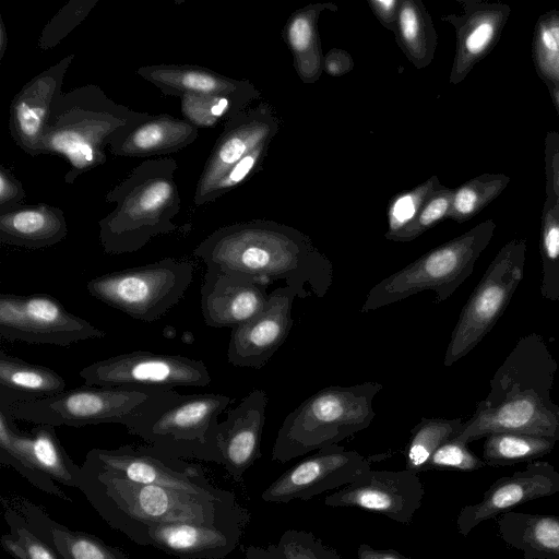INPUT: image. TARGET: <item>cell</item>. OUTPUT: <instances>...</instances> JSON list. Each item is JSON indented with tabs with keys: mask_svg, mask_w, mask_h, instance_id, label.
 Returning <instances> with one entry per match:
<instances>
[{
	"mask_svg": "<svg viewBox=\"0 0 559 559\" xmlns=\"http://www.w3.org/2000/svg\"><path fill=\"white\" fill-rule=\"evenodd\" d=\"M206 266L269 281H284L299 298H323L333 264L302 231L267 219L217 228L193 250Z\"/></svg>",
	"mask_w": 559,
	"mask_h": 559,
	"instance_id": "obj_1",
	"label": "cell"
},
{
	"mask_svg": "<svg viewBox=\"0 0 559 559\" xmlns=\"http://www.w3.org/2000/svg\"><path fill=\"white\" fill-rule=\"evenodd\" d=\"M557 369L542 335L520 337L454 439L468 444L491 433L515 432L559 441V405L551 399Z\"/></svg>",
	"mask_w": 559,
	"mask_h": 559,
	"instance_id": "obj_2",
	"label": "cell"
},
{
	"mask_svg": "<svg viewBox=\"0 0 559 559\" xmlns=\"http://www.w3.org/2000/svg\"><path fill=\"white\" fill-rule=\"evenodd\" d=\"M79 490L109 526L127 535L151 525L180 523L223 525L249 521L236 496L209 490L143 485L81 466Z\"/></svg>",
	"mask_w": 559,
	"mask_h": 559,
	"instance_id": "obj_3",
	"label": "cell"
},
{
	"mask_svg": "<svg viewBox=\"0 0 559 559\" xmlns=\"http://www.w3.org/2000/svg\"><path fill=\"white\" fill-rule=\"evenodd\" d=\"M177 168L171 157L148 158L108 191L105 201L116 206L98 222L106 253L135 252L152 238L178 228L174 222L181 204Z\"/></svg>",
	"mask_w": 559,
	"mask_h": 559,
	"instance_id": "obj_4",
	"label": "cell"
},
{
	"mask_svg": "<svg viewBox=\"0 0 559 559\" xmlns=\"http://www.w3.org/2000/svg\"><path fill=\"white\" fill-rule=\"evenodd\" d=\"M148 115L114 102L95 84L62 92L45 128L43 154L66 159L64 182L72 185L106 162V148L122 128Z\"/></svg>",
	"mask_w": 559,
	"mask_h": 559,
	"instance_id": "obj_5",
	"label": "cell"
},
{
	"mask_svg": "<svg viewBox=\"0 0 559 559\" xmlns=\"http://www.w3.org/2000/svg\"><path fill=\"white\" fill-rule=\"evenodd\" d=\"M381 389L379 382L365 381L350 386L330 385L316 392L283 420L272 461L286 463L368 428L376 416L372 402Z\"/></svg>",
	"mask_w": 559,
	"mask_h": 559,
	"instance_id": "obj_6",
	"label": "cell"
},
{
	"mask_svg": "<svg viewBox=\"0 0 559 559\" xmlns=\"http://www.w3.org/2000/svg\"><path fill=\"white\" fill-rule=\"evenodd\" d=\"M230 402L223 394L173 390L127 430L165 455L222 464L218 416Z\"/></svg>",
	"mask_w": 559,
	"mask_h": 559,
	"instance_id": "obj_7",
	"label": "cell"
},
{
	"mask_svg": "<svg viewBox=\"0 0 559 559\" xmlns=\"http://www.w3.org/2000/svg\"><path fill=\"white\" fill-rule=\"evenodd\" d=\"M495 230L496 223L486 219L426 252L376 284L368 292L360 311L366 313L424 290L436 294L435 302L445 301L472 274Z\"/></svg>",
	"mask_w": 559,
	"mask_h": 559,
	"instance_id": "obj_8",
	"label": "cell"
},
{
	"mask_svg": "<svg viewBox=\"0 0 559 559\" xmlns=\"http://www.w3.org/2000/svg\"><path fill=\"white\" fill-rule=\"evenodd\" d=\"M173 390L83 385L11 406L14 419L35 425L83 427L120 424L129 428Z\"/></svg>",
	"mask_w": 559,
	"mask_h": 559,
	"instance_id": "obj_9",
	"label": "cell"
},
{
	"mask_svg": "<svg viewBox=\"0 0 559 559\" xmlns=\"http://www.w3.org/2000/svg\"><path fill=\"white\" fill-rule=\"evenodd\" d=\"M188 260L165 258L154 263L96 276L86 284L91 296L144 322L159 320L185 296L193 280Z\"/></svg>",
	"mask_w": 559,
	"mask_h": 559,
	"instance_id": "obj_10",
	"label": "cell"
},
{
	"mask_svg": "<svg viewBox=\"0 0 559 559\" xmlns=\"http://www.w3.org/2000/svg\"><path fill=\"white\" fill-rule=\"evenodd\" d=\"M526 239L513 238L496 254L463 307L452 331L443 365L473 350L506 311L524 276Z\"/></svg>",
	"mask_w": 559,
	"mask_h": 559,
	"instance_id": "obj_11",
	"label": "cell"
},
{
	"mask_svg": "<svg viewBox=\"0 0 559 559\" xmlns=\"http://www.w3.org/2000/svg\"><path fill=\"white\" fill-rule=\"evenodd\" d=\"M0 463L13 467L37 489L64 501L71 498L55 483L79 488L82 467L64 450L51 425L19 429L11 406L0 404Z\"/></svg>",
	"mask_w": 559,
	"mask_h": 559,
	"instance_id": "obj_12",
	"label": "cell"
},
{
	"mask_svg": "<svg viewBox=\"0 0 559 559\" xmlns=\"http://www.w3.org/2000/svg\"><path fill=\"white\" fill-rule=\"evenodd\" d=\"M0 335L8 341L28 344L70 346L81 341L103 338L106 333L68 311L49 294L1 293Z\"/></svg>",
	"mask_w": 559,
	"mask_h": 559,
	"instance_id": "obj_13",
	"label": "cell"
},
{
	"mask_svg": "<svg viewBox=\"0 0 559 559\" xmlns=\"http://www.w3.org/2000/svg\"><path fill=\"white\" fill-rule=\"evenodd\" d=\"M85 385L175 390L206 386L211 374L202 360L183 355L135 350L94 361L79 372Z\"/></svg>",
	"mask_w": 559,
	"mask_h": 559,
	"instance_id": "obj_14",
	"label": "cell"
},
{
	"mask_svg": "<svg viewBox=\"0 0 559 559\" xmlns=\"http://www.w3.org/2000/svg\"><path fill=\"white\" fill-rule=\"evenodd\" d=\"M84 466L128 481L173 488L209 490L214 486L200 465L171 457L152 447L92 449Z\"/></svg>",
	"mask_w": 559,
	"mask_h": 559,
	"instance_id": "obj_15",
	"label": "cell"
},
{
	"mask_svg": "<svg viewBox=\"0 0 559 559\" xmlns=\"http://www.w3.org/2000/svg\"><path fill=\"white\" fill-rule=\"evenodd\" d=\"M371 463L355 450L333 444L318 450L276 478L261 495L266 502L309 500L354 483Z\"/></svg>",
	"mask_w": 559,
	"mask_h": 559,
	"instance_id": "obj_16",
	"label": "cell"
},
{
	"mask_svg": "<svg viewBox=\"0 0 559 559\" xmlns=\"http://www.w3.org/2000/svg\"><path fill=\"white\" fill-rule=\"evenodd\" d=\"M424 496V485L417 473L407 468H369L354 483L326 496L324 504L334 508H360L381 513L395 522L409 524L421 507Z\"/></svg>",
	"mask_w": 559,
	"mask_h": 559,
	"instance_id": "obj_17",
	"label": "cell"
},
{
	"mask_svg": "<svg viewBox=\"0 0 559 559\" xmlns=\"http://www.w3.org/2000/svg\"><path fill=\"white\" fill-rule=\"evenodd\" d=\"M278 130L280 120L265 103L226 120L197 181L194 204L205 205L209 193L221 178L248 153L271 142Z\"/></svg>",
	"mask_w": 559,
	"mask_h": 559,
	"instance_id": "obj_18",
	"label": "cell"
},
{
	"mask_svg": "<svg viewBox=\"0 0 559 559\" xmlns=\"http://www.w3.org/2000/svg\"><path fill=\"white\" fill-rule=\"evenodd\" d=\"M559 492V471L550 463L533 461L524 469L493 481L480 501L465 506L459 512L456 528L467 536L483 522L497 519L513 508Z\"/></svg>",
	"mask_w": 559,
	"mask_h": 559,
	"instance_id": "obj_19",
	"label": "cell"
},
{
	"mask_svg": "<svg viewBox=\"0 0 559 559\" xmlns=\"http://www.w3.org/2000/svg\"><path fill=\"white\" fill-rule=\"evenodd\" d=\"M296 292L285 285L269 294L265 307L247 322L231 329L228 362L236 367L262 368L286 341L293 325Z\"/></svg>",
	"mask_w": 559,
	"mask_h": 559,
	"instance_id": "obj_20",
	"label": "cell"
},
{
	"mask_svg": "<svg viewBox=\"0 0 559 559\" xmlns=\"http://www.w3.org/2000/svg\"><path fill=\"white\" fill-rule=\"evenodd\" d=\"M71 53L31 79L13 97L9 131L15 144L32 157L43 155V139L52 105L62 93L64 76L74 59Z\"/></svg>",
	"mask_w": 559,
	"mask_h": 559,
	"instance_id": "obj_21",
	"label": "cell"
},
{
	"mask_svg": "<svg viewBox=\"0 0 559 559\" xmlns=\"http://www.w3.org/2000/svg\"><path fill=\"white\" fill-rule=\"evenodd\" d=\"M270 282L206 266L201 287V313L207 326L236 328L266 305Z\"/></svg>",
	"mask_w": 559,
	"mask_h": 559,
	"instance_id": "obj_22",
	"label": "cell"
},
{
	"mask_svg": "<svg viewBox=\"0 0 559 559\" xmlns=\"http://www.w3.org/2000/svg\"><path fill=\"white\" fill-rule=\"evenodd\" d=\"M460 14L442 15L455 31L456 46L449 81L462 82L473 68L496 46L509 20L511 9L503 3L457 0Z\"/></svg>",
	"mask_w": 559,
	"mask_h": 559,
	"instance_id": "obj_23",
	"label": "cell"
},
{
	"mask_svg": "<svg viewBox=\"0 0 559 559\" xmlns=\"http://www.w3.org/2000/svg\"><path fill=\"white\" fill-rule=\"evenodd\" d=\"M245 523L204 525L180 523L138 527L126 536L181 559H223L238 546Z\"/></svg>",
	"mask_w": 559,
	"mask_h": 559,
	"instance_id": "obj_24",
	"label": "cell"
},
{
	"mask_svg": "<svg viewBox=\"0 0 559 559\" xmlns=\"http://www.w3.org/2000/svg\"><path fill=\"white\" fill-rule=\"evenodd\" d=\"M267 401L264 390L254 389L219 423L222 465L235 481H240L247 469L261 457Z\"/></svg>",
	"mask_w": 559,
	"mask_h": 559,
	"instance_id": "obj_25",
	"label": "cell"
},
{
	"mask_svg": "<svg viewBox=\"0 0 559 559\" xmlns=\"http://www.w3.org/2000/svg\"><path fill=\"white\" fill-rule=\"evenodd\" d=\"M199 128L168 114L148 115L122 128L111 140L109 151L119 157H152L175 153L192 144Z\"/></svg>",
	"mask_w": 559,
	"mask_h": 559,
	"instance_id": "obj_26",
	"label": "cell"
},
{
	"mask_svg": "<svg viewBox=\"0 0 559 559\" xmlns=\"http://www.w3.org/2000/svg\"><path fill=\"white\" fill-rule=\"evenodd\" d=\"M135 73L155 85L164 95L231 96L257 99L260 92L248 80H236L194 64H152Z\"/></svg>",
	"mask_w": 559,
	"mask_h": 559,
	"instance_id": "obj_27",
	"label": "cell"
},
{
	"mask_svg": "<svg viewBox=\"0 0 559 559\" xmlns=\"http://www.w3.org/2000/svg\"><path fill=\"white\" fill-rule=\"evenodd\" d=\"M9 500L60 559H130L123 550L106 544L97 536L73 531L55 521L41 507L25 498Z\"/></svg>",
	"mask_w": 559,
	"mask_h": 559,
	"instance_id": "obj_28",
	"label": "cell"
},
{
	"mask_svg": "<svg viewBox=\"0 0 559 559\" xmlns=\"http://www.w3.org/2000/svg\"><path fill=\"white\" fill-rule=\"evenodd\" d=\"M67 235L64 213L57 206L22 204L0 213V240L5 245L43 249L62 241Z\"/></svg>",
	"mask_w": 559,
	"mask_h": 559,
	"instance_id": "obj_29",
	"label": "cell"
},
{
	"mask_svg": "<svg viewBox=\"0 0 559 559\" xmlns=\"http://www.w3.org/2000/svg\"><path fill=\"white\" fill-rule=\"evenodd\" d=\"M496 520L498 536L524 559H559V515L511 510Z\"/></svg>",
	"mask_w": 559,
	"mask_h": 559,
	"instance_id": "obj_30",
	"label": "cell"
},
{
	"mask_svg": "<svg viewBox=\"0 0 559 559\" xmlns=\"http://www.w3.org/2000/svg\"><path fill=\"white\" fill-rule=\"evenodd\" d=\"M324 11L336 12L332 2H317L295 11L288 19L283 37L292 55L294 68L305 83L316 82L323 71L322 53L318 21Z\"/></svg>",
	"mask_w": 559,
	"mask_h": 559,
	"instance_id": "obj_31",
	"label": "cell"
},
{
	"mask_svg": "<svg viewBox=\"0 0 559 559\" xmlns=\"http://www.w3.org/2000/svg\"><path fill=\"white\" fill-rule=\"evenodd\" d=\"M66 391L64 379L55 370L31 364L0 349V404L46 399Z\"/></svg>",
	"mask_w": 559,
	"mask_h": 559,
	"instance_id": "obj_32",
	"label": "cell"
},
{
	"mask_svg": "<svg viewBox=\"0 0 559 559\" xmlns=\"http://www.w3.org/2000/svg\"><path fill=\"white\" fill-rule=\"evenodd\" d=\"M394 36L416 69L421 70L432 61L438 37L431 16L420 0H402Z\"/></svg>",
	"mask_w": 559,
	"mask_h": 559,
	"instance_id": "obj_33",
	"label": "cell"
},
{
	"mask_svg": "<svg viewBox=\"0 0 559 559\" xmlns=\"http://www.w3.org/2000/svg\"><path fill=\"white\" fill-rule=\"evenodd\" d=\"M556 442L551 438L525 433H491L485 438L481 459L493 467L531 463L550 453Z\"/></svg>",
	"mask_w": 559,
	"mask_h": 559,
	"instance_id": "obj_34",
	"label": "cell"
},
{
	"mask_svg": "<svg viewBox=\"0 0 559 559\" xmlns=\"http://www.w3.org/2000/svg\"><path fill=\"white\" fill-rule=\"evenodd\" d=\"M462 418H426L411 430L406 447V468L415 473L425 472L433 452L444 442L455 438L462 430Z\"/></svg>",
	"mask_w": 559,
	"mask_h": 559,
	"instance_id": "obj_35",
	"label": "cell"
},
{
	"mask_svg": "<svg viewBox=\"0 0 559 559\" xmlns=\"http://www.w3.org/2000/svg\"><path fill=\"white\" fill-rule=\"evenodd\" d=\"M542 297L559 301V203L546 195L540 225Z\"/></svg>",
	"mask_w": 559,
	"mask_h": 559,
	"instance_id": "obj_36",
	"label": "cell"
},
{
	"mask_svg": "<svg viewBox=\"0 0 559 559\" xmlns=\"http://www.w3.org/2000/svg\"><path fill=\"white\" fill-rule=\"evenodd\" d=\"M510 177L504 174H481L464 182L453 192L448 218L464 223L489 203L507 188Z\"/></svg>",
	"mask_w": 559,
	"mask_h": 559,
	"instance_id": "obj_37",
	"label": "cell"
},
{
	"mask_svg": "<svg viewBox=\"0 0 559 559\" xmlns=\"http://www.w3.org/2000/svg\"><path fill=\"white\" fill-rule=\"evenodd\" d=\"M9 532L0 538L2 548L14 559H60L52 547L38 536L9 499L2 498Z\"/></svg>",
	"mask_w": 559,
	"mask_h": 559,
	"instance_id": "obj_38",
	"label": "cell"
},
{
	"mask_svg": "<svg viewBox=\"0 0 559 559\" xmlns=\"http://www.w3.org/2000/svg\"><path fill=\"white\" fill-rule=\"evenodd\" d=\"M532 52L536 72L546 86L559 85V11H548L537 20Z\"/></svg>",
	"mask_w": 559,
	"mask_h": 559,
	"instance_id": "obj_39",
	"label": "cell"
},
{
	"mask_svg": "<svg viewBox=\"0 0 559 559\" xmlns=\"http://www.w3.org/2000/svg\"><path fill=\"white\" fill-rule=\"evenodd\" d=\"M181 99L183 119L200 128H210L243 111L253 102L246 97L185 95Z\"/></svg>",
	"mask_w": 559,
	"mask_h": 559,
	"instance_id": "obj_40",
	"label": "cell"
},
{
	"mask_svg": "<svg viewBox=\"0 0 559 559\" xmlns=\"http://www.w3.org/2000/svg\"><path fill=\"white\" fill-rule=\"evenodd\" d=\"M442 187L439 178L431 176L415 188L396 194L388 207L389 229L385 238L388 239L409 224L429 198Z\"/></svg>",
	"mask_w": 559,
	"mask_h": 559,
	"instance_id": "obj_41",
	"label": "cell"
},
{
	"mask_svg": "<svg viewBox=\"0 0 559 559\" xmlns=\"http://www.w3.org/2000/svg\"><path fill=\"white\" fill-rule=\"evenodd\" d=\"M98 0H70L44 26L37 40L40 50L56 47L76 26H79L95 8Z\"/></svg>",
	"mask_w": 559,
	"mask_h": 559,
	"instance_id": "obj_42",
	"label": "cell"
},
{
	"mask_svg": "<svg viewBox=\"0 0 559 559\" xmlns=\"http://www.w3.org/2000/svg\"><path fill=\"white\" fill-rule=\"evenodd\" d=\"M454 189L443 186L425 203L416 217L388 239L392 241H411L432 228L444 218L451 209Z\"/></svg>",
	"mask_w": 559,
	"mask_h": 559,
	"instance_id": "obj_43",
	"label": "cell"
},
{
	"mask_svg": "<svg viewBox=\"0 0 559 559\" xmlns=\"http://www.w3.org/2000/svg\"><path fill=\"white\" fill-rule=\"evenodd\" d=\"M276 546L284 559H343L333 548L307 531L287 530Z\"/></svg>",
	"mask_w": 559,
	"mask_h": 559,
	"instance_id": "obj_44",
	"label": "cell"
},
{
	"mask_svg": "<svg viewBox=\"0 0 559 559\" xmlns=\"http://www.w3.org/2000/svg\"><path fill=\"white\" fill-rule=\"evenodd\" d=\"M483 459L474 454L467 444L454 438L441 444L430 456L425 471L457 469L464 472L477 471L485 467Z\"/></svg>",
	"mask_w": 559,
	"mask_h": 559,
	"instance_id": "obj_45",
	"label": "cell"
},
{
	"mask_svg": "<svg viewBox=\"0 0 559 559\" xmlns=\"http://www.w3.org/2000/svg\"><path fill=\"white\" fill-rule=\"evenodd\" d=\"M270 143L271 142H265L259 145L235 164L213 187L205 200V204L216 201L225 193L248 180L260 168L267 154Z\"/></svg>",
	"mask_w": 559,
	"mask_h": 559,
	"instance_id": "obj_46",
	"label": "cell"
},
{
	"mask_svg": "<svg viewBox=\"0 0 559 559\" xmlns=\"http://www.w3.org/2000/svg\"><path fill=\"white\" fill-rule=\"evenodd\" d=\"M546 195L559 203V131H548L544 143Z\"/></svg>",
	"mask_w": 559,
	"mask_h": 559,
	"instance_id": "obj_47",
	"label": "cell"
},
{
	"mask_svg": "<svg viewBox=\"0 0 559 559\" xmlns=\"http://www.w3.org/2000/svg\"><path fill=\"white\" fill-rule=\"evenodd\" d=\"M26 192L10 169L0 166V213L23 204Z\"/></svg>",
	"mask_w": 559,
	"mask_h": 559,
	"instance_id": "obj_48",
	"label": "cell"
},
{
	"mask_svg": "<svg viewBox=\"0 0 559 559\" xmlns=\"http://www.w3.org/2000/svg\"><path fill=\"white\" fill-rule=\"evenodd\" d=\"M401 2L402 0H368V4L376 17L394 35L397 28Z\"/></svg>",
	"mask_w": 559,
	"mask_h": 559,
	"instance_id": "obj_49",
	"label": "cell"
},
{
	"mask_svg": "<svg viewBox=\"0 0 559 559\" xmlns=\"http://www.w3.org/2000/svg\"><path fill=\"white\" fill-rule=\"evenodd\" d=\"M354 67V61L347 51L342 49H332L323 60V71L332 76H341L349 72Z\"/></svg>",
	"mask_w": 559,
	"mask_h": 559,
	"instance_id": "obj_50",
	"label": "cell"
},
{
	"mask_svg": "<svg viewBox=\"0 0 559 559\" xmlns=\"http://www.w3.org/2000/svg\"><path fill=\"white\" fill-rule=\"evenodd\" d=\"M358 559H412L394 549H374L367 544H361L357 550Z\"/></svg>",
	"mask_w": 559,
	"mask_h": 559,
	"instance_id": "obj_51",
	"label": "cell"
},
{
	"mask_svg": "<svg viewBox=\"0 0 559 559\" xmlns=\"http://www.w3.org/2000/svg\"><path fill=\"white\" fill-rule=\"evenodd\" d=\"M245 554L246 559H284L276 545H269L266 548L249 546Z\"/></svg>",
	"mask_w": 559,
	"mask_h": 559,
	"instance_id": "obj_52",
	"label": "cell"
},
{
	"mask_svg": "<svg viewBox=\"0 0 559 559\" xmlns=\"http://www.w3.org/2000/svg\"><path fill=\"white\" fill-rule=\"evenodd\" d=\"M9 44V37L7 33L5 25L3 23V20L0 19V60H2Z\"/></svg>",
	"mask_w": 559,
	"mask_h": 559,
	"instance_id": "obj_53",
	"label": "cell"
},
{
	"mask_svg": "<svg viewBox=\"0 0 559 559\" xmlns=\"http://www.w3.org/2000/svg\"><path fill=\"white\" fill-rule=\"evenodd\" d=\"M547 88L549 91L554 106L559 115V85H548Z\"/></svg>",
	"mask_w": 559,
	"mask_h": 559,
	"instance_id": "obj_54",
	"label": "cell"
}]
</instances>
